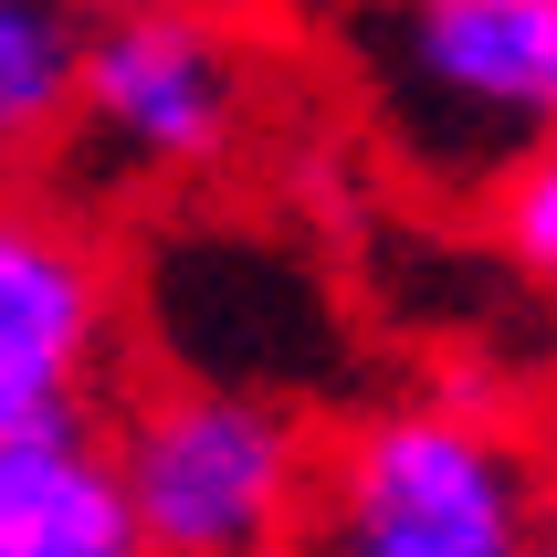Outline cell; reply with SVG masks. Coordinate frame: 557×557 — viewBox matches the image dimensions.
<instances>
[{
  "mask_svg": "<svg viewBox=\"0 0 557 557\" xmlns=\"http://www.w3.org/2000/svg\"><path fill=\"white\" fill-rule=\"evenodd\" d=\"M326 74L421 211H484L557 148V0H326Z\"/></svg>",
  "mask_w": 557,
  "mask_h": 557,
  "instance_id": "cell-1",
  "label": "cell"
},
{
  "mask_svg": "<svg viewBox=\"0 0 557 557\" xmlns=\"http://www.w3.org/2000/svg\"><path fill=\"white\" fill-rule=\"evenodd\" d=\"M284 116V42L232 0H126L85 22L74 126L42 180L95 221H148L158 200L243 180Z\"/></svg>",
  "mask_w": 557,
  "mask_h": 557,
  "instance_id": "cell-2",
  "label": "cell"
},
{
  "mask_svg": "<svg viewBox=\"0 0 557 557\" xmlns=\"http://www.w3.org/2000/svg\"><path fill=\"white\" fill-rule=\"evenodd\" d=\"M557 527V484L516 389L442 379L358 400L315 432V484L295 557H536Z\"/></svg>",
  "mask_w": 557,
  "mask_h": 557,
  "instance_id": "cell-3",
  "label": "cell"
},
{
  "mask_svg": "<svg viewBox=\"0 0 557 557\" xmlns=\"http://www.w3.org/2000/svg\"><path fill=\"white\" fill-rule=\"evenodd\" d=\"M126 326L137 358L180 379H232L263 400H337L358 326L337 274L315 263L274 211H232L211 189L158 200V232L126 263Z\"/></svg>",
  "mask_w": 557,
  "mask_h": 557,
  "instance_id": "cell-4",
  "label": "cell"
},
{
  "mask_svg": "<svg viewBox=\"0 0 557 557\" xmlns=\"http://www.w3.org/2000/svg\"><path fill=\"white\" fill-rule=\"evenodd\" d=\"M106 463H116L137 557H295L315 421L232 379L148 369L106 410Z\"/></svg>",
  "mask_w": 557,
  "mask_h": 557,
  "instance_id": "cell-5",
  "label": "cell"
},
{
  "mask_svg": "<svg viewBox=\"0 0 557 557\" xmlns=\"http://www.w3.org/2000/svg\"><path fill=\"white\" fill-rule=\"evenodd\" d=\"M126 263L85 200L0 180V432H95L126 389Z\"/></svg>",
  "mask_w": 557,
  "mask_h": 557,
  "instance_id": "cell-6",
  "label": "cell"
},
{
  "mask_svg": "<svg viewBox=\"0 0 557 557\" xmlns=\"http://www.w3.org/2000/svg\"><path fill=\"white\" fill-rule=\"evenodd\" d=\"M0 557H137L95 432H0Z\"/></svg>",
  "mask_w": 557,
  "mask_h": 557,
  "instance_id": "cell-7",
  "label": "cell"
},
{
  "mask_svg": "<svg viewBox=\"0 0 557 557\" xmlns=\"http://www.w3.org/2000/svg\"><path fill=\"white\" fill-rule=\"evenodd\" d=\"M85 85V11L74 0H0V180H42Z\"/></svg>",
  "mask_w": 557,
  "mask_h": 557,
  "instance_id": "cell-8",
  "label": "cell"
},
{
  "mask_svg": "<svg viewBox=\"0 0 557 557\" xmlns=\"http://www.w3.org/2000/svg\"><path fill=\"white\" fill-rule=\"evenodd\" d=\"M484 243H495V263L516 284H527V295H547L557 306V148H536L527 169H505L495 180V200H484Z\"/></svg>",
  "mask_w": 557,
  "mask_h": 557,
  "instance_id": "cell-9",
  "label": "cell"
},
{
  "mask_svg": "<svg viewBox=\"0 0 557 557\" xmlns=\"http://www.w3.org/2000/svg\"><path fill=\"white\" fill-rule=\"evenodd\" d=\"M516 410H527V432H536V463H547V484H557V358L516 389Z\"/></svg>",
  "mask_w": 557,
  "mask_h": 557,
  "instance_id": "cell-10",
  "label": "cell"
},
{
  "mask_svg": "<svg viewBox=\"0 0 557 557\" xmlns=\"http://www.w3.org/2000/svg\"><path fill=\"white\" fill-rule=\"evenodd\" d=\"M232 11H252V22H326V0H232Z\"/></svg>",
  "mask_w": 557,
  "mask_h": 557,
  "instance_id": "cell-11",
  "label": "cell"
},
{
  "mask_svg": "<svg viewBox=\"0 0 557 557\" xmlns=\"http://www.w3.org/2000/svg\"><path fill=\"white\" fill-rule=\"evenodd\" d=\"M74 11H85V22H95V11H126V0H74Z\"/></svg>",
  "mask_w": 557,
  "mask_h": 557,
  "instance_id": "cell-12",
  "label": "cell"
},
{
  "mask_svg": "<svg viewBox=\"0 0 557 557\" xmlns=\"http://www.w3.org/2000/svg\"><path fill=\"white\" fill-rule=\"evenodd\" d=\"M536 557H557V527H547V547H536Z\"/></svg>",
  "mask_w": 557,
  "mask_h": 557,
  "instance_id": "cell-13",
  "label": "cell"
}]
</instances>
